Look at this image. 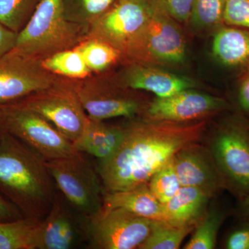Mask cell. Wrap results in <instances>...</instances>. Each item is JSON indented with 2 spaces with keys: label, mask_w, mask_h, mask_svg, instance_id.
I'll return each mask as SVG.
<instances>
[{
  "label": "cell",
  "mask_w": 249,
  "mask_h": 249,
  "mask_svg": "<svg viewBox=\"0 0 249 249\" xmlns=\"http://www.w3.org/2000/svg\"><path fill=\"white\" fill-rule=\"evenodd\" d=\"M204 127V121L179 124L152 120L127 127L114 155L98 163L105 192L127 191L147 184L178 152L199 139Z\"/></svg>",
  "instance_id": "1"
},
{
  "label": "cell",
  "mask_w": 249,
  "mask_h": 249,
  "mask_svg": "<svg viewBox=\"0 0 249 249\" xmlns=\"http://www.w3.org/2000/svg\"><path fill=\"white\" fill-rule=\"evenodd\" d=\"M55 188L47 160L5 132L0 139V193L24 217L43 219L56 197Z\"/></svg>",
  "instance_id": "2"
},
{
  "label": "cell",
  "mask_w": 249,
  "mask_h": 249,
  "mask_svg": "<svg viewBox=\"0 0 249 249\" xmlns=\"http://www.w3.org/2000/svg\"><path fill=\"white\" fill-rule=\"evenodd\" d=\"M88 36L86 29L65 18L62 0H41L29 22L18 33L14 49L43 59L75 48Z\"/></svg>",
  "instance_id": "3"
},
{
  "label": "cell",
  "mask_w": 249,
  "mask_h": 249,
  "mask_svg": "<svg viewBox=\"0 0 249 249\" xmlns=\"http://www.w3.org/2000/svg\"><path fill=\"white\" fill-rule=\"evenodd\" d=\"M47 163L57 188L80 215L89 219L101 212L105 196L102 181L81 152Z\"/></svg>",
  "instance_id": "4"
},
{
  "label": "cell",
  "mask_w": 249,
  "mask_h": 249,
  "mask_svg": "<svg viewBox=\"0 0 249 249\" xmlns=\"http://www.w3.org/2000/svg\"><path fill=\"white\" fill-rule=\"evenodd\" d=\"M155 6L148 22L129 44L124 57L150 65H178L187 56L186 39L176 21L153 0Z\"/></svg>",
  "instance_id": "5"
},
{
  "label": "cell",
  "mask_w": 249,
  "mask_h": 249,
  "mask_svg": "<svg viewBox=\"0 0 249 249\" xmlns=\"http://www.w3.org/2000/svg\"><path fill=\"white\" fill-rule=\"evenodd\" d=\"M0 123L4 132L22 141L47 160L77 152L73 142L47 119L14 101L0 103Z\"/></svg>",
  "instance_id": "6"
},
{
  "label": "cell",
  "mask_w": 249,
  "mask_h": 249,
  "mask_svg": "<svg viewBox=\"0 0 249 249\" xmlns=\"http://www.w3.org/2000/svg\"><path fill=\"white\" fill-rule=\"evenodd\" d=\"M35 111L74 143L84 132L89 118L72 88L70 80H61L47 89L15 101Z\"/></svg>",
  "instance_id": "7"
},
{
  "label": "cell",
  "mask_w": 249,
  "mask_h": 249,
  "mask_svg": "<svg viewBox=\"0 0 249 249\" xmlns=\"http://www.w3.org/2000/svg\"><path fill=\"white\" fill-rule=\"evenodd\" d=\"M152 221L119 208H103L88 219V246L96 249L139 248L150 234Z\"/></svg>",
  "instance_id": "8"
},
{
  "label": "cell",
  "mask_w": 249,
  "mask_h": 249,
  "mask_svg": "<svg viewBox=\"0 0 249 249\" xmlns=\"http://www.w3.org/2000/svg\"><path fill=\"white\" fill-rule=\"evenodd\" d=\"M155 6L153 0H119L91 24L88 37L109 44L124 56L151 18Z\"/></svg>",
  "instance_id": "9"
},
{
  "label": "cell",
  "mask_w": 249,
  "mask_h": 249,
  "mask_svg": "<svg viewBox=\"0 0 249 249\" xmlns=\"http://www.w3.org/2000/svg\"><path fill=\"white\" fill-rule=\"evenodd\" d=\"M42 60L16 49L0 57V103L17 101L62 80L45 70Z\"/></svg>",
  "instance_id": "10"
},
{
  "label": "cell",
  "mask_w": 249,
  "mask_h": 249,
  "mask_svg": "<svg viewBox=\"0 0 249 249\" xmlns=\"http://www.w3.org/2000/svg\"><path fill=\"white\" fill-rule=\"evenodd\" d=\"M213 153L227 182L240 196H248L249 124L240 120L224 124L214 138Z\"/></svg>",
  "instance_id": "11"
},
{
  "label": "cell",
  "mask_w": 249,
  "mask_h": 249,
  "mask_svg": "<svg viewBox=\"0 0 249 249\" xmlns=\"http://www.w3.org/2000/svg\"><path fill=\"white\" fill-rule=\"evenodd\" d=\"M92 75L81 80H70L90 119L104 121L116 117H132L138 114L141 104L137 100L120 94L116 87Z\"/></svg>",
  "instance_id": "12"
},
{
  "label": "cell",
  "mask_w": 249,
  "mask_h": 249,
  "mask_svg": "<svg viewBox=\"0 0 249 249\" xmlns=\"http://www.w3.org/2000/svg\"><path fill=\"white\" fill-rule=\"evenodd\" d=\"M88 242V219L58 195L42 220L37 249H71Z\"/></svg>",
  "instance_id": "13"
},
{
  "label": "cell",
  "mask_w": 249,
  "mask_h": 249,
  "mask_svg": "<svg viewBox=\"0 0 249 249\" xmlns=\"http://www.w3.org/2000/svg\"><path fill=\"white\" fill-rule=\"evenodd\" d=\"M227 106L222 98L189 89L170 97L156 98L147 114L153 121L186 122L222 110Z\"/></svg>",
  "instance_id": "14"
},
{
  "label": "cell",
  "mask_w": 249,
  "mask_h": 249,
  "mask_svg": "<svg viewBox=\"0 0 249 249\" xmlns=\"http://www.w3.org/2000/svg\"><path fill=\"white\" fill-rule=\"evenodd\" d=\"M118 84L125 89L150 91L160 98L196 87V83L186 77L174 74L155 65L131 61L119 75Z\"/></svg>",
  "instance_id": "15"
},
{
  "label": "cell",
  "mask_w": 249,
  "mask_h": 249,
  "mask_svg": "<svg viewBox=\"0 0 249 249\" xmlns=\"http://www.w3.org/2000/svg\"><path fill=\"white\" fill-rule=\"evenodd\" d=\"M125 132L126 128L89 119L83 135L73 145L77 152L92 156L101 163L114 155L124 140Z\"/></svg>",
  "instance_id": "16"
},
{
  "label": "cell",
  "mask_w": 249,
  "mask_h": 249,
  "mask_svg": "<svg viewBox=\"0 0 249 249\" xmlns=\"http://www.w3.org/2000/svg\"><path fill=\"white\" fill-rule=\"evenodd\" d=\"M103 208L123 209L140 217L165 222L163 206L147 184L127 191L106 193Z\"/></svg>",
  "instance_id": "17"
},
{
  "label": "cell",
  "mask_w": 249,
  "mask_h": 249,
  "mask_svg": "<svg viewBox=\"0 0 249 249\" xmlns=\"http://www.w3.org/2000/svg\"><path fill=\"white\" fill-rule=\"evenodd\" d=\"M213 54L222 65L231 68L249 67V30L228 26L214 34Z\"/></svg>",
  "instance_id": "18"
},
{
  "label": "cell",
  "mask_w": 249,
  "mask_h": 249,
  "mask_svg": "<svg viewBox=\"0 0 249 249\" xmlns=\"http://www.w3.org/2000/svg\"><path fill=\"white\" fill-rule=\"evenodd\" d=\"M206 190L181 186L168 202L163 204L165 222L177 227H190L199 217L207 203Z\"/></svg>",
  "instance_id": "19"
},
{
  "label": "cell",
  "mask_w": 249,
  "mask_h": 249,
  "mask_svg": "<svg viewBox=\"0 0 249 249\" xmlns=\"http://www.w3.org/2000/svg\"><path fill=\"white\" fill-rule=\"evenodd\" d=\"M173 162L181 186L198 187L207 191L211 183L214 184L213 172L199 152L183 149L173 157Z\"/></svg>",
  "instance_id": "20"
},
{
  "label": "cell",
  "mask_w": 249,
  "mask_h": 249,
  "mask_svg": "<svg viewBox=\"0 0 249 249\" xmlns=\"http://www.w3.org/2000/svg\"><path fill=\"white\" fill-rule=\"evenodd\" d=\"M42 220L24 217L0 222V249H37Z\"/></svg>",
  "instance_id": "21"
},
{
  "label": "cell",
  "mask_w": 249,
  "mask_h": 249,
  "mask_svg": "<svg viewBox=\"0 0 249 249\" xmlns=\"http://www.w3.org/2000/svg\"><path fill=\"white\" fill-rule=\"evenodd\" d=\"M47 71L61 78L81 80L93 74L76 49H67L42 59Z\"/></svg>",
  "instance_id": "22"
},
{
  "label": "cell",
  "mask_w": 249,
  "mask_h": 249,
  "mask_svg": "<svg viewBox=\"0 0 249 249\" xmlns=\"http://www.w3.org/2000/svg\"><path fill=\"white\" fill-rule=\"evenodd\" d=\"M91 73H102L110 68L122 58L118 49L103 41L87 37L75 47Z\"/></svg>",
  "instance_id": "23"
},
{
  "label": "cell",
  "mask_w": 249,
  "mask_h": 249,
  "mask_svg": "<svg viewBox=\"0 0 249 249\" xmlns=\"http://www.w3.org/2000/svg\"><path fill=\"white\" fill-rule=\"evenodd\" d=\"M119 0H62L65 18L89 31L94 21Z\"/></svg>",
  "instance_id": "24"
},
{
  "label": "cell",
  "mask_w": 249,
  "mask_h": 249,
  "mask_svg": "<svg viewBox=\"0 0 249 249\" xmlns=\"http://www.w3.org/2000/svg\"><path fill=\"white\" fill-rule=\"evenodd\" d=\"M192 229V226L177 227L163 221L152 220L150 234L139 249H178Z\"/></svg>",
  "instance_id": "25"
},
{
  "label": "cell",
  "mask_w": 249,
  "mask_h": 249,
  "mask_svg": "<svg viewBox=\"0 0 249 249\" xmlns=\"http://www.w3.org/2000/svg\"><path fill=\"white\" fill-rule=\"evenodd\" d=\"M41 0H0V24L19 33L29 19Z\"/></svg>",
  "instance_id": "26"
},
{
  "label": "cell",
  "mask_w": 249,
  "mask_h": 249,
  "mask_svg": "<svg viewBox=\"0 0 249 249\" xmlns=\"http://www.w3.org/2000/svg\"><path fill=\"white\" fill-rule=\"evenodd\" d=\"M227 0H194L188 22L197 29H213L223 22Z\"/></svg>",
  "instance_id": "27"
},
{
  "label": "cell",
  "mask_w": 249,
  "mask_h": 249,
  "mask_svg": "<svg viewBox=\"0 0 249 249\" xmlns=\"http://www.w3.org/2000/svg\"><path fill=\"white\" fill-rule=\"evenodd\" d=\"M148 183L150 191L162 204L172 199L181 187L174 166L173 158L159 170Z\"/></svg>",
  "instance_id": "28"
},
{
  "label": "cell",
  "mask_w": 249,
  "mask_h": 249,
  "mask_svg": "<svg viewBox=\"0 0 249 249\" xmlns=\"http://www.w3.org/2000/svg\"><path fill=\"white\" fill-rule=\"evenodd\" d=\"M222 214L212 213L203 219L196 228L194 235L188 244L186 249H212L215 247L218 231L222 224Z\"/></svg>",
  "instance_id": "29"
},
{
  "label": "cell",
  "mask_w": 249,
  "mask_h": 249,
  "mask_svg": "<svg viewBox=\"0 0 249 249\" xmlns=\"http://www.w3.org/2000/svg\"><path fill=\"white\" fill-rule=\"evenodd\" d=\"M223 22L249 30V0H227Z\"/></svg>",
  "instance_id": "30"
},
{
  "label": "cell",
  "mask_w": 249,
  "mask_h": 249,
  "mask_svg": "<svg viewBox=\"0 0 249 249\" xmlns=\"http://www.w3.org/2000/svg\"><path fill=\"white\" fill-rule=\"evenodd\" d=\"M157 4L177 22L189 21L194 0H155Z\"/></svg>",
  "instance_id": "31"
},
{
  "label": "cell",
  "mask_w": 249,
  "mask_h": 249,
  "mask_svg": "<svg viewBox=\"0 0 249 249\" xmlns=\"http://www.w3.org/2000/svg\"><path fill=\"white\" fill-rule=\"evenodd\" d=\"M226 247L229 249H249V227L232 232L228 237Z\"/></svg>",
  "instance_id": "32"
},
{
  "label": "cell",
  "mask_w": 249,
  "mask_h": 249,
  "mask_svg": "<svg viewBox=\"0 0 249 249\" xmlns=\"http://www.w3.org/2000/svg\"><path fill=\"white\" fill-rule=\"evenodd\" d=\"M24 217L21 211L0 193V222H10Z\"/></svg>",
  "instance_id": "33"
},
{
  "label": "cell",
  "mask_w": 249,
  "mask_h": 249,
  "mask_svg": "<svg viewBox=\"0 0 249 249\" xmlns=\"http://www.w3.org/2000/svg\"><path fill=\"white\" fill-rule=\"evenodd\" d=\"M18 35V33L0 24V57L15 48Z\"/></svg>",
  "instance_id": "34"
},
{
  "label": "cell",
  "mask_w": 249,
  "mask_h": 249,
  "mask_svg": "<svg viewBox=\"0 0 249 249\" xmlns=\"http://www.w3.org/2000/svg\"><path fill=\"white\" fill-rule=\"evenodd\" d=\"M238 103L240 109L249 114V67L239 88Z\"/></svg>",
  "instance_id": "35"
},
{
  "label": "cell",
  "mask_w": 249,
  "mask_h": 249,
  "mask_svg": "<svg viewBox=\"0 0 249 249\" xmlns=\"http://www.w3.org/2000/svg\"><path fill=\"white\" fill-rule=\"evenodd\" d=\"M247 196V199H246L245 201V206L247 208V211H248V214L249 215V194Z\"/></svg>",
  "instance_id": "36"
},
{
  "label": "cell",
  "mask_w": 249,
  "mask_h": 249,
  "mask_svg": "<svg viewBox=\"0 0 249 249\" xmlns=\"http://www.w3.org/2000/svg\"><path fill=\"white\" fill-rule=\"evenodd\" d=\"M4 129H3L2 125H1V123H0V139L2 137L3 134L4 133Z\"/></svg>",
  "instance_id": "37"
}]
</instances>
